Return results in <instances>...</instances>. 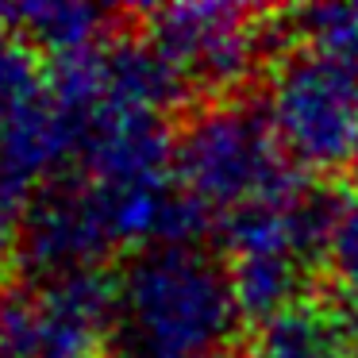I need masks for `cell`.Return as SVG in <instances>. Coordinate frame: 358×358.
Instances as JSON below:
<instances>
[{
    "label": "cell",
    "instance_id": "1",
    "mask_svg": "<svg viewBox=\"0 0 358 358\" xmlns=\"http://www.w3.org/2000/svg\"><path fill=\"white\" fill-rule=\"evenodd\" d=\"M120 331L135 358H201L231 343L243 312L204 247H147L120 273Z\"/></svg>",
    "mask_w": 358,
    "mask_h": 358
},
{
    "label": "cell",
    "instance_id": "2",
    "mask_svg": "<svg viewBox=\"0 0 358 358\" xmlns=\"http://www.w3.org/2000/svg\"><path fill=\"white\" fill-rule=\"evenodd\" d=\"M339 204V193L304 185L289 196L227 212L224 266L247 324H266L289 304L304 301L308 262L324 255Z\"/></svg>",
    "mask_w": 358,
    "mask_h": 358
},
{
    "label": "cell",
    "instance_id": "3",
    "mask_svg": "<svg viewBox=\"0 0 358 358\" xmlns=\"http://www.w3.org/2000/svg\"><path fill=\"white\" fill-rule=\"evenodd\" d=\"M173 178L212 212H239L308 185L304 170L278 143L266 108L243 101L212 104L181 127L173 143Z\"/></svg>",
    "mask_w": 358,
    "mask_h": 358
},
{
    "label": "cell",
    "instance_id": "4",
    "mask_svg": "<svg viewBox=\"0 0 358 358\" xmlns=\"http://www.w3.org/2000/svg\"><path fill=\"white\" fill-rule=\"evenodd\" d=\"M278 143L293 166L339 173L358 162V70L316 50H293L270 73L266 96Z\"/></svg>",
    "mask_w": 358,
    "mask_h": 358
},
{
    "label": "cell",
    "instance_id": "5",
    "mask_svg": "<svg viewBox=\"0 0 358 358\" xmlns=\"http://www.w3.org/2000/svg\"><path fill=\"white\" fill-rule=\"evenodd\" d=\"M120 331V281L104 270L0 289V358H104Z\"/></svg>",
    "mask_w": 358,
    "mask_h": 358
},
{
    "label": "cell",
    "instance_id": "6",
    "mask_svg": "<svg viewBox=\"0 0 358 358\" xmlns=\"http://www.w3.org/2000/svg\"><path fill=\"white\" fill-rule=\"evenodd\" d=\"M143 39L155 43L189 85L227 93L258 66L266 27L243 4H162L143 12Z\"/></svg>",
    "mask_w": 358,
    "mask_h": 358
},
{
    "label": "cell",
    "instance_id": "7",
    "mask_svg": "<svg viewBox=\"0 0 358 358\" xmlns=\"http://www.w3.org/2000/svg\"><path fill=\"white\" fill-rule=\"evenodd\" d=\"M120 243L101 189L89 181L85 185L55 181L27 201L16 255L31 281H47L101 270V262Z\"/></svg>",
    "mask_w": 358,
    "mask_h": 358
},
{
    "label": "cell",
    "instance_id": "8",
    "mask_svg": "<svg viewBox=\"0 0 358 358\" xmlns=\"http://www.w3.org/2000/svg\"><path fill=\"white\" fill-rule=\"evenodd\" d=\"M173 143L178 135H170L158 112L104 104L81 124L78 158L96 189L158 185L173 173Z\"/></svg>",
    "mask_w": 358,
    "mask_h": 358
},
{
    "label": "cell",
    "instance_id": "9",
    "mask_svg": "<svg viewBox=\"0 0 358 358\" xmlns=\"http://www.w3.org/2000/svg\"><path fill=\"white\" fill-rule=\"evenodd\" d=\"M81 124L50 96L39 93L0 104V185L27 196L31 189H47L70 158H78Z\"/></svg>",
    "mask_w": 358,
    "mask_h": 358
},
{
    "label": "cell",
    "instance_id": "10",
    "mask_svg": "<svg viewBox=\"0 0 358 358\" xmlns=\"http://www.w3.org/2000/svg\"><path fill=\"white\" fill-rule=\"evenodd\" d=\"M104 73H108V104L158 112L189 96V81L166 62L150 39H112L104 43Z\"/></svg>",
    "mask_w": 358,
    "mask_h": 358
},
{
    "label": "cell",
    "instance_id": "11",
    "mask_svg": "<svg viewBox=\"0 0 358 358\" xmlns=\"http://www.w3.org/2000/svg\"><path fill=\"white\" fill-rule=\"evenodd\" d=\"M0 20L31 50H47L55 62L101 47L112 16L81 0H35V4H0Z\"/></svg>",
    "mask_w": 358,
    "mask_h": 358
},
{
    "label": "cell",
    "instance_id": "12",
    "mask_svg": "<svg viewBox=\"0 0 358 358\" xmlns=\"http://www.w3.org/2000/svg\"><path fill=\"white\" fill-rule=\"evenodd\" d=\"M343 324L331 308L296 301L285 312L258 324L255 358H327L343 347Z\"/></svg>",
    "mask_w": 358,
    "mask_h": 358
},
{
    "label": "cell",
    "instance_id": "13",
    "mask_svg": "<svg viewBox=\"0 0 358 358\" xmlns=\"http://www.w3.org/2000/svg\"><path fill=\"white\" fill-rule=\"evenodd\" d=\"M285 24L304 43V50L358 70V4H308L289 12Z\"/></svg>",
    "mask_w": 358,
    "mask_h": 358
},
{
    "label": "cell",
    "instance_id": "14",
    "mask_svg": "<svg viewBox=\"0 0 358 358\" xmlns=\"http://www.w3.org/2000/svg\"><path fill=\"white\" fill-rule=\"evenodd\" d=\"M324 266L339 296L358 308V193L343 196L339 212H335V224L324 243Z\"/></svg>",
    "mask_w": 358,
    "mask_h": 358
},
{
    "label": "cell",
    "instance_id": "15",
    "mask_svg": "<svg viewBox=\"0 0 358 358\" xmlns=\"http://www.w3.org/2000/svg\"><path fill=\"white\" fill-rule=\"evenodd\" d=\"M47 85L35 50L0 20V104H12L20 96H31Z\"/></svg>",
    "mask_w": 358,
    "mask_h": 358
},
{
    "label": "cell",
    "instance_id": "16",
    "mask_svg": "<svg viewBox=\"0 0 358 358\" xmlns=\"http://www.w3.org/2000/svg\"><path fill=\"white\" fill-rule=\"evenodd\" d=\"M24 196L0 185V262L20 247V227H24Z\"/></svg>",
    "mask_w": 358,
    "mask_h": 358
},
{
    "label": "cell",
    "instance_id": "17",
    "mask_svg": "<svg viewBox=\"0 0 358 358\" xmlns=\"http://www.w3.org/2000/svg\"><path fill=\"white\" fill-rule=\"evenodd\" d=\"M327 358H358V347H350V343H343L339 350H331Z\"/></svg>",
    "mask_w": 358,
    "mask_h": 358
},
{
    "label": "cell",
    "instance_id": "18",
    "mask_svg": "<svg viewBox=\"0 0 358 358\" xmlns=\"http://www.w3.org/2000/svg\"><path fill=\"white\" fill-rule=\"evenodd\" d=\"M201 358H224V355H201Z\"/></svg>",
    "mask_w": 358,
    "mask_h": 358
}]
</instances>
